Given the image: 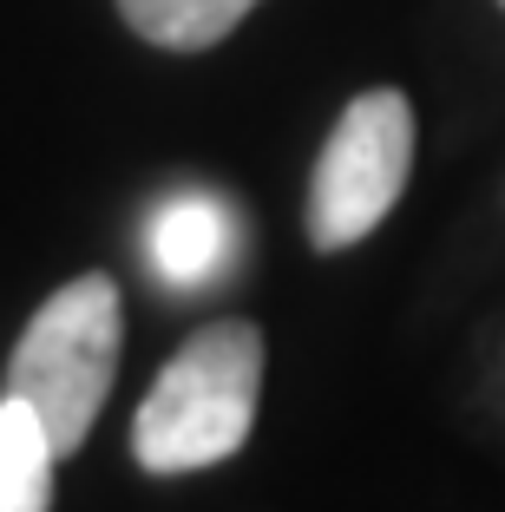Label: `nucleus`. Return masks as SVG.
Masks as SVG:
<instances>
[{
	"label": "nucleus",
	"instance_id": "nucleus-1",
	"mask_svg": "<svg viewBox=\"0 0 505 512\" xmlns=\"http://www.w3.org/2000/svg\"><path fill=\"white\" fill-rule=\"evenodd\" d=\"M256 394H263V329L256 322H210L164 362L132 421V453L145 473L217 467L250 440Z\"/></svg>",
	"mask_w": 505,
	"mask_h": 512
},
{
	"label": "nucleus",
	"instance_id": "nucleus-2",
	"mask_svg": "<svg viewBox=\"0 0 505 512\" xmlns=\"http://www.w3.org/2000/svg\"><path fill=\"white\" fill-rule=\"evenodd\" d=\"M119 342H125V309L119 283L105 270H86L66 289H53L40 302V316L27 322V335L14 342L7 394H20L40 414L46 434L60 440V453H73L99 421L112 375H119Z\"/></svg>",
	"mask_w": 505,
	"mask_h": 512
},
{
	"label": "nucleus",
	"instance_id": "nucleus-3",
	"mask_svg": "<svg viewBox=\"0 0 505 512\" xmlns=\"http://www.w3.org/2000/svg\"><path fill=\"white\" fill-rule=\"evenodd\" d=\"M407 171H414V106H407V92L374 86L361 99H348V112L335 119L309 178V243L315 250L361 243L401 204Z\"/></svg>",
	"mask_w": 505,
	"mask_h": 512
},
{
	"label": "nucleus",
	"instance_id": "nucleus-4",
	"mask_svg": "<svg viewBox=\"0 0 505 512\" xmlns=\"http://www.w3.org/2000/svg\"><path fill=\"white\" fill-rule=\"evenodd\" d=\"M230 250H237V217L223 197L184 191L164 197L158 217H151V270L171 289H204L230 270Z\"/></svg>",
	"mask_w": 505,
	"mask_h": 512
},
{
	"label": "nucleus",
	"instance_id": "nucleus-5",
	"mask_svg": "<svg viewBox=\"0 0 505 512\" xmlns=\"http://www.w3.org/2000/svg\"><path fill=\"white\" fill-rule=\"evenodd\" d=\"M53 467H60V440L46 434V421L20 394H7L0 401V512H46Z\"/></svg>",
	"mask_w": 505,
	"mask_h": 512
},
{
	"label": "nucleus",
	"instance_id": "nucleus-6",
	"mask_svg": "<svg viewBox=\"0 0 505 512\" xmlns=\"http://www.w3.org/2000/svg\"><path fill=\"white\" fill-rule=\"evenodd\" d=\"M250 7L256 0H119L125 27H132L138 40H151V46H171V53L217 46Z\"/></svg>",
	"mask_w": 505,
	"mask_h": 512
},
{
	"label": "nucleus",
	"instance_id": "nucleus-7",
	"mask_svg": "<svg viewBox=\"0 0 505 512\" xmlns=\"http://www.w3.org/2000/svg\"><path fill=\"white\" fill-rule=\"evenodd\" d=\"M499 7H505V0H499Z\"/></svg>",
	"mask_w": 505,
	"mask_h": 512
}]
</instances>
